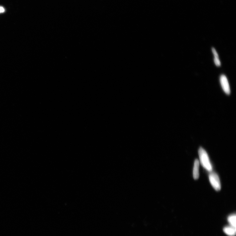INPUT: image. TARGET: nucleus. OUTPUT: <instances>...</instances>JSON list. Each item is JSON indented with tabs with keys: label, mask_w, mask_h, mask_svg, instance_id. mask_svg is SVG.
Here are the masks:
<instances>
[{
	"label": "nucleus",
	"mask_w": 236,
	"mask_h": 236,
	"mask_svg": "<svg viewBox=\"0 0 236 236\" xmlns=\"http://www.w3.org/2000/svg\"><path fill=\"white\" fill-rule=\"evenodd\" d=\"M214 61L215 65L217 66H219L221 65V63L219 61V58L214 57Z\"/></svg>",
	"instance_id": "0eeeda50"
},
{
	"label": "nucleus",
	"mask_w": 236,
	"mask_h": 236,
	"mask_svg": "<svg viewBox=\"0 0 236 236\" xmlns=\"http://www.w3.org/2000/svg\"><path fill=\"white\" fill-rule=\"evenodd\" d=\"M220 81L224 91L227 94L229 95L230 93V88L226 76L222 75L220 78Z\"/></svg>",
	"instance_id": "7ed1b4c3"
},
{
	"label": "nucleus",
	"mask_w": 236,
	"mask_h": 236,
	"mask_svg": "<svg viewBox=\"0 0 236 236\" xmlns=\"http://www.w3.org/2000/svg\"><path fill=\"white\" fill-rule=\"evenodd\" d=\"M200 161L201 165L207 170H212V166L208 155L206 151L202 147H200L198 150Z\"/></svg>",
	"instance_id": "f257e3e1"
},
{
	"label": "nucleus",
	"mask_w": 236,
	"mask_h": 236,
	"mask_svg": "<svg viewBox=\"0 0 236 236\" xmlns=\"http://www.w3.org/2000/svg\"><path fill=\"white\" fill-rule=\"evenodd\" d=\"M223 231L226 234L229 236H234L236 234V228L231 226L224 228Z\"/></svg>",
	"instance_id": "39448f33"
},
{
	"label": "nucleus",
	"mask_w": 236,
	"mask_h": 236,
	"mask_svg": "<svg viewBox=\"0 0 236 236\" xmlns=\"http://www.w3.org/2000/svg\"><path fill=\"white\" fill-rule=\"evenodd\" d=\"M5 11V9L3 7L0 6V13H4Z\"/></svg>",
	"instance_id": "1a4fd4ad"
},
{
	"label": "nucleus",
	"mask_w": 236,
	"mask_h": 236,
	"mask_svg": "<svg viewBox=\"0 0 236 236\" xmlns=\"http://www.w3.org/2000/svg\"><path fill=\"white\" fill-rule=\"evenodd\" d=\"M228 221L230 223L231 226L236 228V216L235 214H231L230 215L228 218Z\"/></svg>",
	"instance_id": "423d86ee"
},
{
	"label": "nucleus",
	"mask_w": 236,
	"mask_h": 236,
	"mask_svg": "<svg viewBox=\"0 0 236 236\" xmlns=\"http://www.w3.org/2000/svg\"><path fill=\"white\" fill-rule=\"evenodd\" d=\"M212 51L214 55V57L215 58H219L218 57V54L217 53V52L215 50V49L214 48H212Z\"/></svg>",
	"instance_id": "6e6552de"
},
{
	"label": "nucleus",
	"mask_w": 236,
	"mask_h": 236,
	"mask_svg": "<svg viewBox=\"0 0 236 236\" xmlns=\"http://www.w3.org/2000/svg\"><path fill=\"white\" fill-rule=\"evenodd\" d=\"M199 162L198 159H195L193 170V176L194 179H198L199 177Z\"/></svg>",
	"instance_id": "20e7f679"
},
{
	"label": "nucleus",
	"mask_w": 236,
	"mask_h": 236,
	"mask_svg": "<svg viewBox=\"0 0 236 236\" xmlns=\"http://www.w3.org/2000/svg\"><path fill=\"white\" fill-rule=\"evenodd\" d=\"M209 179L211 185L217 191L221 189V185L218 175L214 172L211 173L209 175Z\"/></svg>",
	"instance_id": "f03ea898"
}]
</instances>
